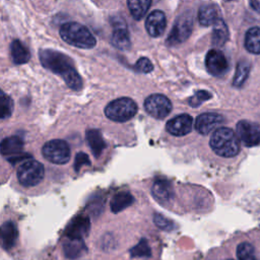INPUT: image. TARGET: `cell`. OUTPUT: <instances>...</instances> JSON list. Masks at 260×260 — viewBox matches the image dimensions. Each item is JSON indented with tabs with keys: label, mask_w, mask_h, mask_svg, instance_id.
Instances as JSON below:
<instances>
[{
	"label": "cell",
	"mask_w": 260,
	"mask_h": 260,
	"mask_svg": "<svg viewBox=\"0 0 260 260\" xmlns=\"http://www.w3.org/2000/svg\"><path fill=\"white\" fill-rule=\"evenodd\" d=\"M39 55L43 66L58 74L68 87L73 90H79L82 87V79L68 56L52 49H43Z\"/></svg>",
	"instance_id": "1"
},
{
	"label": "cell",
	"mask_w": 260,
	"mask_h": 260,
	"mask_svg": "<svg viewBox=\"0 0 260 260\" xmlns=\"http://www.w3.org/2000/svg\"><path fill=\"white\" fill-rule=\"evenodd\" d=\"M209 145L219 156L234 157L240 151V140L237 134L228 127L215 129L210 136Z\"/></svg>",
	"instance_id": "2"
},
{
	"label": "cell",
	"mask_w": 260,
	"mask_h": 260,
	"mask_svg": "<svg viewBox=\"0 0 260 260\" xmlns=\"http://www.w3.org/2000/svg\"><path fill=\"white\" fill-rule=\"evenodd\" d=\"M60 37L65 43L80 49H91L96 44L90 30L78 22L64 23L60 27Z\"/></svg>",
	"instance_id": "3"
},
{
	"label": "cell",
	"mask_w": 260,
	"mask_h": 260,
	"mask_svg": "<svg viewBox=\"0 0 260 260\" xmlns=\"http://www.w3.org/2000/svg\"><path fill=\"white\" fill-rule=\"evenodd\" d=\"M138 107L130 98H119L110 102L105 108V115L115 122H126L137 113Z\"/></svg>",
	"instance_id": "4"
},
{
	"label": "cell",
	"mask_w": 260,
	"mask_h": 260,
	"mask_svg": "<svg viewBox=\"0 0 260 260\" xmlns=\"http://www.w3.org/2000/svg\"><path fill=\"white\" fill-rule=\"evenodd\" d=\"M17 180L24 187L37 186L45 176L44 165L36 159H27L17 169Z\"/></svg>",
	"instance_id": "5"
},
{
	"label": "cell",
	"mask_w": 260,
	"mask_h": 260,
	"mask_svg": "<svg viewBox=\"0 0 260 260\" xmlns=\"http://www.w3.org/2000/svg\"><path fill=\"white\" fill-rule=\"evenodd\" d=\"M44 157L55 165H65L70 160L71 150L69 144L62 139H52L43 145Z\"/></svg>",
	"instance_id": "6"
},
{
	"label": "cell",
	"mask_w": 260,
	"mask_h": 260,
	"mask_svg": "<svg viewBox=\"0 0 260 260\" xmlns=\"http://www.w3.org/2000/svg\"><path fill=\"white\" fill-rule=\"evenodd\" d=\"M193 25V16L189 11L180 15L174 23V26L167 39V43L170 46L178 45L186 41L191 31Z\"/></svg>",
	"instance_id": "7"
},
{
	"label": "cell",
	"mask_w": 260,
	"mask_h": 260,
	"mask_svg": "<svg viewBox=\"0 0 260 260\" xmlns=\"http://www.w3.org/2000/svg\"><path fill=\"white\" fill-rule=\"evenodd\" d=\"M23 146L24 142L21 137L17 135L8 136L0 142V153L6 156L9 161L15 164L25 157H29L28 154L23 152Z\"/></svg>",
	"instance_id": "8"
},
{
	"label": "cell",
	"mask_w": 260,
	"mask_h": 260,
	"mask_svg": "<svg viewBox=\"0 0 260 260\" xmlns=\"http://www.w3.org/2000/svg\"><path fill=\"white\" fill-rule=\"evenodd\" d=\"M172 108L171 101L160 93L150 94L144 101L145 111L155 119L166 118L171 113Z\"/></svg>",
	"instance_id": "9"
},
{
	"label": "cell",
	"mask_w": 260,
	"mask_h": 260,
	"mask_svg": "<svg viewBox=\"0 0 260 260\" xmlns=\"http://www.w3.org/2000/svg\"><path fill=\"white\" fill-rule=\"evenodd\" d=\"M236 134L245 146L260 144V125L248 120H241L236 126Z\"/></svg>",
	"instance_id": "10"
},
{
	"label": "cell",
	"mask_w": 260,
	"mask_h": 260,
	"mask_svg": "<svg viewBox=\"0 0 260 260\" xmlns=\"http://www.w3.org/2000/svg\"><path fill=\"white\" fill-rule=\"evenodd\" d=\"M205 64L208 72L213 76H222L229 69V63L223 53L219 50H210L205 58Z\"/></svg>",
	"instance_id": "11"
},
{
	"label": "cell",
	"mask_w": 260,
	"mask_h": 260,
	"mask_svg": "<svg viewBox=\"0 0 260 260\" xmlns=\"http://www.w3.org/2000/svg\"><path fill=\"white\" fill-rule=\"evenodd\" d=\"M193 119L188 114H181L169 120L166 124L167 131L174 136H184L191 132Z\"/></svg>",
	"instance_id": "12"
},
{
	"label": "cell",
	"mask_w": 260,
	"mask_h": 260,
	"mask_svg": "<svg viewBox=\"0 0 260 260\" xmlns=\"http://www.w3.org/2000/svg\"><path fill=\"white\" fill-rule=\"evenodd\" d=\"M223 121V117L217 113H203L196 118L195 129L201 135H207Z\"/></svg>",
	"instance_id": "13"
},
{
	"label": "cell",
	"mask_w": 260,
	"mask_h": 260,
	"mask_svg": "<svg viewBox=\"0 0 260 260\" xmlns=\"http://www.w3.org/2000/svg\"><path fill=\"white\" fill-rule=\"evenodd\" d=\"M112 24L114 27L112 34V44L116 48L123 51L130 49L131 41L126 24L119 18L112 19Z\"/></svg>",
	"instance_id": "14"
},
{
	"label": "cell",
	"mask_w": 260,
	"mask_h": 260,
	"mask_svg": "<svg viewBox=\"0 0 260 260\" xmlns=\"http://www.w3.org/2000/svg\"><path fill=\"white\" fill-rule=\"evenodd\" d=\"M90 228V221L86 215L75 216L65 229V237L72 239H82L87 235Z\"/></svg>",
	"instance_id": "15"
},
{
	"label": "cell",
	"mask_w": 260,
	"mask_h": 260,
	"mask_svg": "<svg viewBox=\"0 0 260 260\" xmlns=\"http://www.w3.org/2000/svg\"><path fill=\"white\" fill-rule=\"evenodd\" d=\"M167 25L166 15L160 10H153L145 20V28L149 36L156 38L164 34Z\"/></svg>",
	"instance_id": "16"
},
{
	"label": "cell",
	"mask_w": 260,
	"mask_h": 260,
	"mask_svg": "<svg viewBox=\"0 0 260 260\" xmlns=\"http://www.w3.org/2000/svg\"><path fill=\"white\" fill-rule=\"evenodd\" d=\"M151 194L157 202L166 204L171 201L174 196L173 186L170 181L166 179H158L152 184Z\"/></svg>",
	"instance_id": "17"
},
{
	"label": "cell",
	"mask_w": 260,
	"mask_h": 260,
	"mask_svg": "<svg viewBox=\"0 0 260 260\" xmlns=\"http://www.w3.org/2000/svg\"><path fill=\"white\" fill-rule=\"evenodd\" d=\"M18 237V231L13 221H5L0 225V246L5 250L12 249Z\"/></svg>",
	"instance_id": "18"
},
{
	"label": "cell",
	"mask_w": 260,
	"mask_h": 260,
	"mask_svg": "<svg viewBox=\"0 0 260 260\" xmlns=\"http://www.w3.org/2000/svg\"><path fill=\"white\" fill-rule=\"evenodd\" d=\"M220 17V10L216 4L208 3L204 4L199 8L198 20L203 26H208L213 24Z\"/></svg>",
	"instance_id": "19"
},
{
	"label": "cell",
	"mask_w": 260,
	"mask_h": 260,
	"mask_svg": "<svg viewBox=\"0 0 260 260\" xmlns=\"http://www.w3.org/2000/svg\"><path fill=\"white\" fill-rule=\"evenodd\" d=\"M64 255L69 259H76L86 252V246L82 239L66 238L63 242Z\"/></svg>",
	"instance_id": "20"
},
{
	"label": "cell",
	"mask_w": 260,
	"mask_h": 260,
	"mask_svg": "<svg viewBox=\"0 0 260 260\" xmlns=\"http://www.w3.org/2000/svg\"><path fill=\"white\" fill-rule=\"evenodd\" d=\"M85 137L93 155L99 157L106 147V142L102 136V133L98 129H89L86 131Z\"/></svg>",
	"instance_id": "21"
},
{
	"label": "cell",
	"mask_w": 260,
	"mask_h": 260,
	"mask_svg": "<svg viewBox=\"0 0 260 260\" xmlns=\"http://www.w3.org/2000/svg\"><path fill=\"white\" fill-rule=\"evenodd\" d=\"M133 201H134V198L130 192L128 191L118 192L111 199V202H110L111 210L114 213H118L124 210L125 208H127L128 206H130L133 203Z\"/></svg>",
	"instance_id": "22"
},
{
	"label": "cell",
	"mask_w": 260,
	"mask_h": 260,
	"mask_svg": "<svg viewBox=\"0 0 260 260\" xmlns=\"http://www.w3.org/2000/svg\"><path fill=\"white\" fill-rule=\"evenodd\" d=\"M10 52L12 61L15 64H24L30 59V53L28 49L19 40H14L11 43Z\"/></svg>",
	"instance_id": "23"
},
{
	"label": "cell",
	"mask_w": 260,
	"mask_h": 260,
	"mask_svg": "<svg viewBox=\"0 0 260 260\" xmlns=\"http://www.w3.org/2000/svg\"><path fill=\"white\" fill-rule=\"evenodd\" d=\"M212 25H213L212 35H211L212 44L214 46L220 47L223 44H225V42L229 39V28L225 22L221 18L216 20Z\"/></svg>",
	"instance_id": "24"
},
{
	"label": "cell",
	"mask_w": 260,
	"mask_h": 260,
	"mask_svg": "<svg viewBox=\"0 0 260 260\" xmlns=\"http://www.w3.org/2000/svg\"><path fill=\"white\" fill-rule=\"evenodd\" d=\"M245 47L252 54H260V27L253 26L248 29L245 37Z\"/></svg>",
	"instance_id": "25"
},
{
	"label": "cell",
	"mask_w": 260,
	"mask_h": 260,
	"mask_svg": "<svg viewBox=\"0 0 260 260\" xmlns=\"http://www.w3.org/2000/svg\"><path fill=\"white\" fill-rule=\"evenodd\" d=\"M128 8L134 19H141L147 12L151 0H127Z\"/></svg>",
	"instance_id": "26"
},
{
	"label": "cell",
	"mask_w": 260,
	"mask_h": 260,
	"mask_svg": "<svg viewBox=\"0 0 260 260\" xmlns=\"http://www.w3.org/2000/svg\"><path fill=\"white\" fill-rule=\"evenodd\" d=\"M250 72V65L247 61H241L238 63L236 74L233 80V85L236 87H240L246 81Z\"/></svg>",
	"instance_id": "27"
},
{
	"label": "cell",
	"mask_w": 260,
	"mask_h": 260,
	"mask_svg": "<svg viewBox=\"0 0 260 260\" xmlns=\"http://www.w3.org/2000/svg\"><path fill=\"white\" fill-rule=\"evenodd\" d=\"M13 112V101L6 94L3 90L0 89V120L7 119L11 116Z\"/></svg>",
	"instance_id": "28"
},
{
	"label": "cell",
	"mask_w": 260,
	"mask_h": 260,
	"mask_svg": "<svg viewBox=\"0 0 260 260\" xmlns=\"http://www.w3.org/2000/svg\"><path fill=\"white\" fill-rule=\"evenodd\" d=\"M238 260H257L255 249L249 242H242L238 245L236 251Z\"/></svg>",
	"instance_id": "29"
},
{
	"label": "cell",
	"mask_w": 260,
	"mask_h": 260,
	"mask_svg": "<svg viewBox=\"0 0 260 260\" xmlns=\"http://www.w3.org/2000/svg\"><path fill=\"white\" fill-rule=\"evenodd\" d=\"M130 255L136 258H149L151 256V250L148 242L145 239H141L137 245L130 249Z\"/></svg>",
	"instance_id": "30"
},
{
	"label": "cell",
	"mask_w": 260,
	"mask_h": 260,
	"mask_svg": "<svg viewBox=\"0 0 260 260\" xmlns=\"http://www.w3.org/2000/svg\"><path fill=\"white\" fill-rule=\"evenodd\" d=\"M153 221L157 228L164 231H172L175 228L174 221L162 216L161 214H155L153 217Z\"/></svg>",
	"instance_id": "31"
},
{
	"label": "cell",
	"mask_w": 260,
	"mask_h": 260,
	"mask_svg": "<svg viewBox=\"0 0 260 260\" xmlns=\"http://www.w3.org/2000/svg\"><path fill=\"white\" fill-rule=\"evenodd\" d=\"M211 98V94L206 91V90H199L197 91L193 96L190 98L189 100V105L192 107H198L201 105L203 102L209 100Z\"/></svg>",
	"instance_id": "32"
},
{
	"label": "cell",
	"mask_w": 260,
	"mask_h": 260,
	"mask_svg": "<svg viewBox=\"0 0 260 260\" xmlns=\"http://www.w3.org/2000/svg\"><path fill=\"white\" fill-rule=\"evenodd\" d=\"M135 68L137 71L142 73H149L153 69V65L151 61L146 57H141L137 60L135 64Z\"/></svg>",
	"instance_id": "33"
},
{
	"label": "cell",
	"mask_w": 260,
	"mask_h": 260,
	"mask_svg": "<svg viewBox=\"0 0 260 260\" xmlns=\"http://www.w3.org/2000/svg\"><path fill=\"white\" fill-rule=\"evenodd\" d=\"M84 165L89 166L90 160L88 158V155L84 152H78L75 156V161H74V169L76 172H78Z\"/></svg>",
	"instance_id": "34"
},
{
	"label": "cell",
	"mask_w": 260,
	"mask_h": 260,
	"mask_svg": "<svg viewBox=\"0 0 260 260\" xmlns=\"http://www.w3.org/2000/svg\"><path fill=\"white\" fill-rule=\"evenodd\" d=\"M251 7L258 13H260V0H250Z\"/></svg>",
	"instance_id": "35"
},
{
	"label": "cell",
	"mask_w": 260,
	"mask_h": 260,
	"mask_svg": "<svg viewBox=\"0 0 260 260\" xmlns=\"http://www.w3.org/2000/svg\"><path fill=\"white\" fill-rule=\"evenodd\" d=\"M228 260H233V259H228Z\"/></svg>",
	"instance_id": "36"
}]
</instances>
